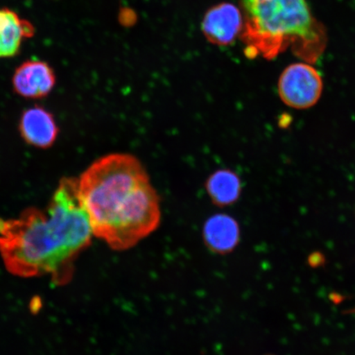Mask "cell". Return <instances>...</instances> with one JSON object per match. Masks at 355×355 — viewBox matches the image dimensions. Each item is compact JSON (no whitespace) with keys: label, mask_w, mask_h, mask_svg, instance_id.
Segmentation results:
<instances>
[{"label":"cell","mask_w":355,"mask_h":355,"mask_svg":"<svg viewBox=\"0 0 355 355\" xmlns=\"http://www.w3.org/2000/svg\"><path fill=\"white\" fill-rule=\"evenodd\" d=\"M92 236L78 180L64 178L46 210L31 208L17 218L0 219V255L15 276L50 277L61 286L72 278L74 261Z\"/></svg>","instance_id":"1"},{"label":"cell","mask_w":355,"mask_h":355,"mask_svg":"<svg viewBox=\"0 0 355 355\" xmlns=\"http://www.w3.org/2000/svg\"><path fill=\"white\" fill-rule=\"evenodd\" d=\"M78 186L93 234L112 250H130L158 228V194L133 155L114 153L97 159L79 178Z\"/></svg>","instance_id":"2"},{"label":"cell","mask_w":355,"mask_h":355,"mask_svg":"<svg viewBox=\"0 0 355 355\" xmlns=\"http://www.w3.org/2000/svg\"><path fill=\"white\" fill-rule=\"evenodd\" d=\"M241 35L248 58L273 60L291 49L314 64L327 44L325 26L314 17L308 0H239Z\"/></svg>","instance_id":"3"},{"label":"cell","mask_w":355,"mask_h":355,"mask_svg":"<svg viewBox=\"0 0 355 355\" xmlns=\"http://www.w3.org/2000/svg\"><path fill=\"white\" fill-rule=\"evenodd\" d=\"M278 94L284 104L297 110L313 107L320 100L323 81L320 73L307 62L292 64L279 78Z\"/></svg>","instance_id":"4"},{"label":"cell","mask_w":355,"mask_h":355,"mask_svg":"<svg viewBox=\"0 0 355 355\" xmlns=\"http://www.w3.org/2000/svg\"><path fill=\"white\" fill-rule=\"evenodd\" d=\"M242 13L234 3L223 2L208 10L202 21L201 28L208 42L217 46H228L241 35Z\"/></svg>","instance_id":"5"},{"label":"cell","mask_w":355,"mask_h":355,"mask_svg":"<svg viewBox=\"0 0 355 355\" xmlns=\"http://www.w3.org/2000/svg\"><path fill=\"white\" fill-rule=\"evenodd\" d=\"M54 70L46 62L28 60L15 70L12 85L17 94L25 98L46 96L55 85Z\"/></svg>","instance_id":"6"},{"label":"cell","mask_w":355,"mask_h":355,"mask_svg":"<svg viewBox=\"0 0 355 355\" xmlns=\"http://www.w3.org/2000/svg\"><path fill=\"white\" fill-rule=\"evenodd\" d=\"M20 132L26 144L47 148L57 139L59 128L51 113L39 106L26 110L20 119Z\"/></svg>","instance_id":"7"},{"label":"cell","mask_w":355,"mask_h":355,"mask_svg":"<svg viewBox=\"0 0 355 355\" xmlns=\"http://www.w3.org/2000/svg\"><path fill=\"white\" fill-rule=\"evenodd\" d=\"M34 34V26L29 21L8 8H0V59L19 54L22 43Z\"/></svg>","instance_id":"8"},{"label":"cell","mask_w":355,"mask_h":355,"mask_svg":"<svg viewBox=\"0 0 355 355\" xmlns=\"http://www.w3.org/2000/svg\"><path fill=\"white\" fill-rule=\"evenodd\" d=\"M239 234L237 221L224 214L211 216L203 229L204 241L207 247L220 254H228L234 250L239 241Z\"/></svg>","instance_id":"9"},{"label":"cell","mask_w":355,"mask_h":355,"mask_svg":"<svg viewBox=\"0 0 355 355\" xmlns=\"http://www.w3.org/2000/svg\"><path fill=\"white\" fill-rule=\"evenodd\" d=\"M206 188L213 203L219 207L232 205L241 197V179L234 172L220 170L213 173Z\"/></svg>","instance_id":"10"}]
</instances>
